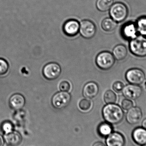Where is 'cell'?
Returning a JSON list of instances; mask_svg holds the SVG:
<instances>
[{"label": "cell", "mask_w": 146, "mask_h": 146, "mask_svg": "<svg viewBox=\"0 0 146 146\" xmlns=\"http://www.w3.org/2000/svg\"><path fill=\"white\" fill-rule=\"evenodd\" d=\"M5 143L4 138L3 137L2 135H0V146H3Z\"/></svg>", "instance_id": "cell-30"}, {"label": "cell", "mask_w": 146, "mask_h": 146, "mask_svg": "<svg viewBox=\"0 0 146 146\" xmlns=\"http://www.w3.org/2000/svg\"><path fill=\"white\" fill-rule=\"evenodd\" d=\"M116 95L113 91L108 90L105 93L104 100L106 104H115L116 101Z\"/></svg>", "instance_id": "cell-23"}, {"label": "cell", "mask_w": 146, "mask_h": 146, "mask_svg": "<svg viewBox=\"0 0 146 146\" xmlns=\"http://www.w3.org/2000/svg\"><path fill=\"white\" fill-rule=\"evenodd\" d=\"M125 77L130 84L139 86L145 81V74L144 72L139 68H131L127 71Z\"/></svg>", "instance_id": "cell-6"}, {"label": "cell", "mask_w": 146, "mask_h": 146, "mask_svg": "<svg viewBox=\"0 0 146 146\" xmlns=\"http://www.w3.org/2000/svg\"><path fill=\"white\" fill-rule=\"evenodd\" d=\"M101 26L102 29L105 31H113L117 27V22L112 18H106L102 21Z\"/></svg>", "instance_id": "cell-19"}, {"label": "cell", "mask_w": 146, "mask_h": 146, "mask_svg": "<svg viewBox=\"0 0 146 146\" xmlns=\"http://www.w3.org/2000/svg\"><path fill=\"white\" fill-rule=\"evenodd\" d=\"M80 26V24L77 21L74 19L69 20L63 25V31L67 36H74L79 33Z\"/></svg>", "instance_id": "cell-12"}, {"label": "cell", "mask_w": 146, "mask_h": 146, "mask_svg": "<svg viewBox=\"0 0 146 146\" xmlns=\"http://www.w3.org/2000/svg\"><path fill=\"white\" fill-rule=\"evenodd\" d=\"M112 54L115 59L118 61L125 59L128 54V50L125 45L118 44L113 49Z\"/></svg>", "instance_id": "cell-18"}, {"label": "cell", "mask_w": 146, "mask_h": 146, "mask_svg": "<svg viewBox=\"0 0 146 146\" xmlns=\"http://www.w3.org/2000/svg\"><path fill=\"white\" fill-rule=\"evenodd\" d=\"M121 33L125 39L131 40L135 38L138 33L135 23L129 22L123 25L121 28Z\"/></svg>", "instance_id": "cell-11"}, {"label": "cell", "mask_w": 146, "mask_h": 146, "mask_svg": "<svg viewBox=\"0 0 146 146\" xmlns=\"http://www.w3.org/2000/svg\"><path fill=\"white\" fill-rule=\"evenodd\" d=\"M124 84L121 82L117 81L115 82V83L113 84V90L117 93H120L122 92L124 88Z\"/></svg>", "instance_id": "cell-28"}, {"label": "cell", "mask_w": 146, "mask_h": 146, "mask_svg": "<svg viewBox=\"0 0 146 146\" xmlns=\"http://www.w3.org/2000/svg\"><path fill=\"white\" fill-rule=\"evenodd\" d=\"M122 93L127 99L135 100L141 96L142 90L139 85L130 84L124 86Z\"/></svg>", "instance_id": "cell-9"}, {"label": "cell", "mask_w": 146, "mask_h": 146, "mask_svg": "<svg viewBox=\"0 0 146 146\" xmlns=\"http://www.w3.org/2000/svg\"><path fill=\"white\" fill-rule=\"evenodd\" d=\"M9 105L14 110H20L25 106V99L24 96L20 94H13L9 100Z\"/></svg>", "instance_id": "cell-16"}, {"label": "cell", "mask_w": 146, "mask_h": 146, "mask_svg": "<svg viewBox=\"0 0 146 146\" xmlns=\"http://www.w3.org/2000/svg\"><path fill=\"white\" fill-rule=\"evenodd\" d=\"M102 113L106 122L110 124L120 123L124 117V112L121 106L115 104H107L103 108Z\"/></svg>", "instance_id": "cell-1"}, {"label": "cell", "mask_w": 146, "mask_h": 146, "mask_svg": "<svg viewBox=\"0 0 146 146\" xmlns=\"http://www.w3.org/2000/svg\"><path fill=\"white\" fill-rule=\"evenodd\" d=\"M79 107L83 111H86L90 110L92 106L91 101L87 99L82 100L79 104Z\"/></svg>", "instance_id": "cell-25"}, {"label": "cell", "mask_w": 146, "mask_h": 146, "mask_svg": "<svg viewBox=\"0 0 146 146\" xmlns=\"http://www.w3.org/2000/svg\"><path fill=\"white\" fill-rule=\"evenodd\" d=\"M143 114L140 108L132 107L128 110L126 115V120L129 124L135 125L139 123L142 119Z\"/></svg>", "instance_id": "cell-10"}, {"label": "cell", "mask_w": 146, "mask_h": 146, "mask_svg": "<svg viewBox=\"0 0 146 146\" xmlns=\"http://www.w3.org/2000/svg\"><path fill=\"white\" fill-rule=\"evenodd\" d=\"M114 3V0H97L96 6L99 10L106 12L110 9Z\"/></svg>", "instance_id": "cell-21"}, {"label": "cell", "mask_w": 146, "mask_h": 146, "mask_svg": "<svg viewBox=\"0 0 146 146\" xmlns=\"http://www.w3.org/2000/svg\"><path fill=\"white\" fill-rule=\"evenodd\" d=\"M142 125L143 128L145 129L146 130V118L142 122Z\"/></svg>", "instance_id": "cell-32"}, {"label": "cell", "mask_w": 146, "mask_h": 146, "mask_svg": "<svg viewBox=\"0 0 146 146\" xmlns=\"http://www.w3.org/2000/svg\"><path fill=\"white\" fill-rule=\"evenodd\" d=\"M14 127L13 123L9 121L3 122L1 125V129L4 134L9 133L13 131Z\"/></svg>", "instance_id": "cell-24"}, {"label": "cell", "mask_w": 146, "mask_h": 146, "mask_svg": "<svg viewBox=\"0 0 146 146\" xmlns=\"http://www.w3.org/2000/svg\"><path fill=\"white\" fill-rule=\"evenodd\" d=\"M8 63L4 59L0 58V76L7 74L9 70Z\"/></svg>", "instance_id": "cell-26"}, {"label": "cell", "mask_w": 146, "mask_h": 146, "mask_svg": "<svg viewBox=\"0 0 146 146\" xmlns=\"http://www.w3.org/2000/svg\"><path fill=\"white\" fill-rule=\"evenodd\" d=\"M133 104L130 100L128 99H124L122 101L121 107L123 110H129L133 107Z\"/></svg>", "instance_id": "cell-27"}, {"label": "cell", "mask_w": 146, "mask_h": 146, "mask_svg": "<svg viewBox=\"0 0 146 146\" xmlns=\"http://www.w3.org/2000/svg\"><path fill=\"white\" fill-rule=\"evenodd\" d=\"M137 31L141 35L146 36V16H142L137 20L136 23Z\"/></svg>", "instance_id": "cell-22"}, {"label": "cell", "mask_w": 146, "mask_h": 146, "mask_svg": "<svg viewBox=\"0 0 146 146\" xmlns=\"http://www.w3.org/2000/svg\"><path fill=\"white\" fill-rule=\"evenodd\" d=\"M110 15L117 22H121L125 20L128 14L127 7L124 3L117 2L113 4L110 9Z\"/></svg>", "instance_id": "cell-3"}, {"label": "cell", "mask_w": 146, "mask_h": 146, "mask_svg": "<svg viewBox=\"0 0 146 146\" xmlns=\"http://www.w3.org/2000/svg\"><path fill=\"white\" fill-rule=\"evenodd\" d=\"M129 49L135 56L139 57L146 56V37L145 36H137L130 40Z\"/></svg>", "instance_id": "cell-2"}, {"label": "cell", "mask_w": 146, "mask_h": 146, "mask_svg": "<svg viewBox=\"0 0 146 146\" xmlns=\"http://www.w3.org/2000/svg\"><path fill=\"white\" fill-rule=\"evenodd\" d=\"M106 144L107 146H124L125 139L120 133H111L106 138Z\"/></svg>", "instance_id": "cell-13"}, {"label": "cell", "mask_w": 146, "mask_h": 146, "mask_svg": "<svg viewBox=\"0 0 146 146\" xmlns=\"http://www.w3.org/2000/svg\"><path fill=\"white\" fill-rule=\"evenodd\" d=\"M3 138L5 142L9 146H19L22 141V137L21 134L14 130L9 133L4 134Z\"/></svg>", "instance_id": "cell-15"}, {"label": "cell", "mask_w": 146, "mask_h": 146, "mask_svg": "<svg viewBox=\"0 0 146 146\" xmlns=\"http://www.w3.org/2000/svg\"><path fill=\"white\" fill-rule=\"evenodd\" d=\"M60 90L62 92H68L71 88L70 83L67 81H63L60 85Z\"/></svg>", "instance_id": "cell-29"}, {"label": "cell", "mask_w": 146, "mask_h": 146, "mask_svg": "<svg viewBox=\"0 0 146 146\" xmlns=\"http://www.w3.org/2000/svg\"><path fill=\"white\" fill-rule=\"evenodd\" d=\"M92 146H106L105 145L100 141H98V142H95Z\"/></svg>", "instance_id": "cell-31"}, {"label": "cell", "mask_w": 146, "mask_h": 146, "mask_svg": "<svg viewBox=\"0 0 146 146\" xmlns=\"http://www.w3.org/2000/svg\"><path fill=\"white\" fill-rule=\"evenodd\" d=\"M99 91L98 86L96 82H88L83 87L82 94L86 98L92 99L96 97Z\"/></svg>", "instance_id": "cell-14"}, {"label": "cell", "mask_w": 146, "mask_h": 146, "mask_svg": "<svg viewBox=\"0 0 146 146\" xmlns=\"http://www.w3.org/2000/svg\"><path fill=\"white\" fill-rule=\"evenodd\" d=\"M62 72L60 66L56 62H50L45 65L42 70V74L47 80H53L59 77Z\"/></svg>", "instance_id": "cell-7"}, {"label": "cell", "mask_w": 146, "mask_h": 146, "mask_svg": "<svg viewBox=\"0 0 146 146\" xmlns=\"http://www.w3.org/2000/svg\"><path fill=\"white\" fill-rule=\"evenodd\" d=\"M96 63L100 69L108 70L111 68L115 63V58L109 51H103L96 57Z\"/></svg>", "instance_id": "cell-4"}, {"label": "cell", "mask_w": 146, "mask_h": 146, "mask_svg": "<svg viewBox=\"0 0 146 146\" xmlns=\"http://www.w3.org/2000/svg\"><path fill=\"white\" fill-rule=\"evenodd\" d=\"M142 146H146V145H143Z\"/></svg>", "instance_id": "cell-33"}, {"label": "cell", "mask_w": 146, "mask_h": 146, "mask_svg": "<svg viewBox=\"0 0 146 146\" xmlns=\"http://www.w3.org/2000/svg\"><path fill=\"white\" fill-rule=\"evenodd\" d=\"M72 96L67 92H61L56 93L53 96L51 103L54 108L61 110L66 107L70 104Z\"/></svg>", "instance_id": "cell-5"}, {"label": "cell", "mask_w": 146, "mask_h": 146, "mask_svg": "<svg viewBox=\"0 0 146 146\" xmlns=\"http://www.w3.org/2000/svg\"><path fill=\"white\" fill-rule=\"evenodd\" d=\"M112 127L108 123H103L98 127V131L99 134L103 137H106L112 133Z\"/></svg>", "instance_id": "cell-20"}, {"label": "cell", "mask_w": 146, "mask_h": 146, "mask_svg": "<svg viewBox=\"0 0 146 146\" xmlns=\"http://www.w3.org/2000/svg\"><path fill=\"white\" fill-rule=\"evenodd\" d=\"M132 137L134 142L137 145H146V130L143 128H137L133 131Z\"/></svg>", "instance_id": "cell-17"}, {"label": "cell", "mask_w": 146, "mask_h": 146, "mask_svg": "<svg viewBox=\"0 0 146 146\" xmlns=\"http://www.w3.org/2000/svg\"><path fill=\"white\" fill-rule=\"evenodd\" d=\"M80 25L79 31L83 38L90 39L94 36L96 32V27L92 21L85 20L82 21Z\"/></svg>", "instance_id": "cell-8"}]
</instances>
